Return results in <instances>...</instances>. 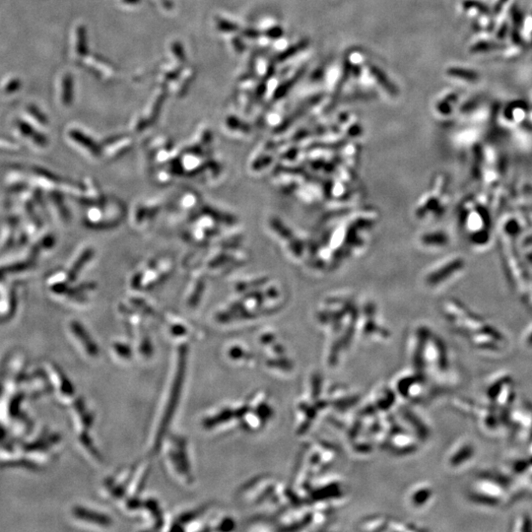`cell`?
<instances>
[{
    "mask_svg": "<svg viewBox=\"0 0 532 532\" xmlns=\"http://www.w3.org/2000/svg\"><path fill=\"white\" fill-rule=\"evenodd\" d=\"M369 70L371 72V74L373 75V77L378 81V83L392 96H398L399 95V90L397 88V86L389 79V77L387 76V74L380 68L378 67L377 65H373L371 64L369 66Z\"/></svg>",
    "mask_w": 532,
    "mask_h": 532,
    "instance_id": "6da1fadb",
    "label": "cell"
},
{
    "mask_svg": "<svg viewBox=\"0 0 532 532\" xmlns=\"http://www.w3.org/2000/svg\"><path fill=\"white\" fill-rule=\"evenodd\" d=\"M323 98V94H319V95H315L310 99H308L299 109H297L282 125L281 129H285L286 127H289L291 124H293V122L297 119H299L300 117L303 116V114H305L307 111H309L310 108H312L314 105L318 104Z\"/></svg>",
    "mask_w": 532,
    "mask_h": 532,
    "instance_id": "7a4b0ae2",
    "label": "cell"
},
{
    "mask_svg": "<svg viewBox=\"0 0 532 532\" xmlns=\"http://www.w3.org/2000/svg\"><path fill=\"white\" fill-rule=\"evenodd\" d=\"M70 136L72 137V139H74L79 144L83 145L86 149H88L94 156H96V157L101 156V154H102L101 147L96 143L95 140H93L89 136H87L84 133H80L78 131L71 132Z\"/></svg>",
    "mask_w": 532,
    "mask_h": 532,
    "instance_id": "3957f363",
    "label": "cell"
},
{
    "mask_svg": "<svg viewBox=\"0 0 532 532\" xmlns=\"http://www.w3.org/2000/svg\"><path fill=\"white\" fill-rule=\"evenodd\" d=\"M306 71V66H304L303 68H301L291 79L283 82L281 85H279L273 95V99L274 101H278V100H281L294 86L295 84L301 79V77L304 75Z\"/></svg>",
    "mask_w": 532,
    "mask_h": 532,
    "instance_id": "277c9868",
    "label": "cell"
},
{
    "mask_svg": "<svg viewBox=\"0 0 532 532\" xmlns=\"http://www.w3.org/2000/svg\"><path fill=\"white\" fill-rule=\"evenodd\" d=\"M473 454V448L471 446L470 443H463L461 444V446L454 452V454L451 455V457L449 458V462L452 466H457L459 465L460 463L462 464L463 462H465L464 460L467 459V458H471Z\"/></svg>",
    "mask_w": 532,
    "mask_h": 532,
    "instance_id": "5b68a950",
    "label": "cell"
},
{
    "mask_svg": "<svg viewBox=\"0 0 532 532\" xmlns=\"http://www.w3.org/2000/svg\"><path fill=\"white\" fill-rule=\"evenodd\" d=\"M308 45H309V42H308L307 40H303V41L299 42L298 44L291 45L289 48L285 49L283 52L279 53V54L276 56V60H277V61H280V62L285 61V60H287L288 58H290V57L296 55L297 53H299L301 50L305 49Z\"/></svg>",
    "mask_w": 532,
    "mask_h": 532,
    "instance_id": "8992f818",
    "label": "cell"
},
{
    "mask_svg": "<svg viewBox=\"0 0 532 532\" xmlns=\"http://www.w3.org/2000/svg\"><path fill=\"white\" fill-rule=\"evenodd\" d=\"M94 254H95V253H94V250H93V249H88V250H86V251L81 255V257L78 259L77 263L75 264V266H73V268H72L71 271H70V274H69V278H70V280H74V279L77 277V275H78V273L80 272V270L82 269V267H84V266H85L90 260L93 259Z\"/></svg>",
    "mask_w": 532,
    "mask_h": 532,
    "instance_id": "52a82bcc",
    "label": "cell"
},
{
    "mask_svg": "<svg viewBox=\"0 0 532 532\" xmlns=\"http://www.w3.org/2000/svg\"><path fill=\"white\" fill-rule=\"evenodd\" d=\"M73 100V78L66 74L62 80V101L65 105H70Z\"/></svg>",
    "mask_w": 532,
    "mask_h": 532,
    "instance_id": "ba28073f",
    "label": "cell"
},
{
    "mask_svg": "<svg viewBox=\"0 0 532 532\" xmlns=\"http://www.w3.org/2000/svg\"><path fill=\"white\" fill-rule=\"evenodd\" d=\"M431 496H432V491L430 488H422V489H419V490H416L412 492L411 494V497H410V502L411 504L414 506H420V505H425L426 503H428L429 501H427L428 499H431Z\"/></svg>",
    "mask_w": 532,
    "mask_h": 532,
    "instance_id": "9c48e42d",
    "label": "cell"
},
{
    "mask_svg": "<svg viewBox=\"0 0 532 532\" xmlns=\"http://www.w3.org/2000/svg\"><path fill=\"white\" fill-rule=\"evenodd\" d=\"M77 52L84 56L88 53L86 28L84 26H80L77 30Z\"/></svg>",
    "mask_w": 532,
    "mask_h": 532,
    "instance_id": "30bf717a",
    "label": "cell"
},
{
    "mask_svg": "<svg viewBox=\"0 0 532 532\" xmlns=\"http://www.w3.org/2000/svg\"><path fill=\"white\" fill-rule=\"evenodd\" d=\"M204 288H205L204 281L201 280V281H198L196 283L195 289H194V291H193V293H192V295H191V297H190V299L188 301V305L191 308H195L198 305V303H199V301H200V299L202 297Z\"/></svg>",
    "mask_w": 532,
    "mask_h": 532,
    "instance_id": "8fae6325",
    "label": "cell"
},
{
    "mask_svg": "<svg viewBox=\"0 0 532 532\" xmlns=\"http://www.w3.org/2000/svg\"><path fill=\"white\" fill-rule=\"evenodd\" d=\"M227 125L228 127L231 129V130H241L243 132H246V133H249L250 132V127H248L247 125H245L244 123L240 122L237 118L235 117H230L228 120H227Z\"/></svg>",
    "mask_w": 532,
    "mask_h": 532,
    "instance_id": "7c38bea8",
    "label": "cell"
},
{
    "mask_svg": "<svg viewBox=\"0 0 532 532\" xmlns=\"http://www.w3.org/2000/svg\"><path fill=\"white\" fill-rule=\"evenodd\" d=\"M204 212H205L207 215H209V216H211L212 218H214L215 220H217V221H220V222H227V223H228V222H229V223H232V222H233L232 217H226V216L224 217V214H223V213H221V212H219V211H216V210H214V209H212V208H208V207H206V208L204 209Z\"/></svg>",
    "mask_w": 532,
    "mask_h": 532,
    "instance_id": "4fadbf2b",
    "label": "cell"
},
{
    "mask_svg": "<svg viewBox=\"0 0 532 532\" xmlns=\"http://www.w3.org/2000/svg\"><path fill=\"white\" fill-rule=\"evenodd\" d=\"M217 26L218 29L223 32H236L239 30V26L237 24L223 19L217 21Z\"/></svg>",
    "mask_w": 532,
    "mask_h": 532,
    "instance_id": "5bb4252c",
    "label": "cell"
},
{
    "mask_svg": "<svg viewBox=\"0 0 532 532\" xmlns=\"http://www.w3.org/2000/svg\"><path fill=\"white\" fill-rule=\"evenodd\" d=\"M448 74L450 76H455V77H460V78H464V79H472L473 77H475V75L471 72V71H467V70H463V69H456V68H452L450 70H448Z\"/></svg>",
    "mask_w": 532,
    "mask_h": 532,
    "instance_id": "9a60e30c",
    "label": "cell"
},
{
    "mask_svg": "<svg viewBox=\"0 0 532 532\" xmlns=\"http://www.w3.org/2000/svg\"><path fill=\"white\" fill-rule=\"evenodd\" d=\"M173 52L174 54L180 60V61H185V53L183 51V48L181 46V44L179 43H174L173 44Z\"/></svg>",
    "mask_w": 532,
    "mask_h": 532,
    "instance_id": "2e32d148",
    "label": "cell"
},
{
    "mask_svg": "<svg viewBox=\"0 0 532 532\" xmlns=\"http://www.w3.org/2000/svg\"><path fill=\"white\" fill-rule=\"evenodd\" d=\"M29 111H30V112L33 114V116L36 117L42 124H45V123H46V120H45L44 116L42 115V114L40 113V111H39L36 107H34V106H30V107H29Z\"/></svg>",
    "mask_w": 532,
    "mask_h": 532,
    "instance_id": "e0dca14e",
    "label": "cell"
},
{
    "mask_svg": "<svg viewBox=\"0 0 532 532\" xmlns=\"http://www.w3.org/2000/svg\"><path fill=\"white\" fill-rule=\"evenodd\" d=\"M266 85H267L266 80V81H262V82L260 83V85L258 86V88H257V90H256V91H257V92H256V99L261 100V99L263 98V96L266 94Z\"/></svg>",
    "mask_w": 532,
    "mask_h": 532,
    "instance_id": "ac0fdd59",
    "label": "cell"
},
{
    "mask_svg": "<svg viewBox=\"0 0 532 532\" xmlns=\"http://www.w3.org/2000/svg\"><path fill=\"white\" fill-rule=\"evenodd\" d=\"M266 35H267V37H269V38L277 39V38L281 37V35H282V30H281V28H279V27H275V28H272V29L268 30V31L266 32Z\"/></svg>",
    "mask_w": 532,
    "mask_h": 532,
    "instance_id": "d6986e66",
    "label": "cell"
},
{
    "mask_svg": "<svg viewBox=\"0 0 532 532\" xmlns=\"http://www.w3.org/2000/svg\"><path fill=\"white\" fill-rule=\"evenodd\" d=\"M21 86V82L19 80H13L11 81L5 88L6 92L7 93H11V92H15L19 87Z\"/></svg>",
    "mask_w": 532,
    "mask_h": 532,
    "instance_id": "ffe728a7",
    "label": "cell"
},
{
    "mask_svg": "<svg viewBox=\"0 0 532 532\" xmlns=\"http://www.w3.org/2000/svg\"><path fill=\"white\" fill-rule=\"evenodd\" d=\"M244 36L247 37V38H250V39H257V38L261 37V32L258 31V30H255V29H248V30L244 31Z\"/></svg>",
    "mask_w": 532,
    "mask_h": 532,
    "instance_id": "44dd1931",
    "label": "cell"
},
{
    "mask_svg": "<svg viewBox=\"0 0 532 532\" xmlns=\"http://www.w3.org/2000/svg\"><path fill=\"white\" fill-rule=\"evenodd\" d=\"M228 259H229L228 256H221L220 258L215 259V260L210 264V266H211V267H217V266H222V264H223V263H226Z\"/></svg>",
    "mask_w": 532,
    "mask_h": 532,
    "instance_id": "7402d4cb",
    "label": "cell"
},
{
    "mask_svg": "<svg viewBox=\"0 0 532 532\" xmlns=\"http://www.w3.org/2000/svg\"><path fill=\"white\" fill-rule=\"evenodd\" d=\"M142 277H143V274H142V273L136 274V275L133 277V282H132V286H133L134 289H137V288L141 285Z\"/></svg>",
    "mask_w": 532,
    "mask_h": 532,
    "instance_id": "603a6c76",
    "label": "cell"
},
{
    "mask_svg": "<svg viewBox=\"0 0 532 532\" xmlns=\"http://www.w3.org/2000/svg\"><path fill=\"white\" fill-rule=\"evenodd\" d=\"M233 43H234V46H235V48L238 50V52H242V51L244 50L245 45H244V44H243L242 41H240L239 39H235V40L233 41Z\"/></svg>",
    "mask_w": 532,
    "mask_h": 532,
    "instance_id": "cb8c5ba5",
    "label": "cell"
},
{
    "mask_svg": "<svg viewBox=\"0 0 532 532\" xmlns=\"http://www.w3.org/2000/svg\"><path fill=\"white\" fill-rule=\"evenodd\" d=\"M123 1H124L125 3H127V4H136V3H138L140 0H123Z\"/></svg>",
    "mask_w": 532,
    "mask_h": 532,
    "instance_id": "d4e9b609",
    "label": "cell"
}]
</instances>
